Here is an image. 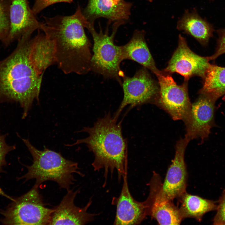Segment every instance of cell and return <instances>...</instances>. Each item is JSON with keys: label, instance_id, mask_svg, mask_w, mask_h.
Masks as SVG:
<instances>
[{"label": "cell", "instance_id": "cell-4", "mask_svg": "<svg viewBox=\"0 0 225 225\" xmlns=\"http://www.w3.org/2000/svg\"><path fill=\"white\" fill-rule=\"evenodd\" d=\"M124 22H116L110 35L108 32L103 33L101 30L99 32H97L94 23L87 21L85 25V28L91 34L94 42L90 71L101 74L105 78L116 80L121 86V78L125 75L120 67V63L123 60L121 46L116 45L114 40L118 28Z\"/></svg>", "mask_w": 225, "mask_h": 225}, {"label": "cell", "instance_id": "cell-11", "mask_svg": "<svg viewBox=\"0 0 225 225\" xmlns=\"http://www.w3.org/2000/svg\"><path fill=\"white\" fill-rule=\"evenodd\" d=\"M10 30L5 47L24 35H32L40 30L41 22L37 19L28 0H11L9 10Z\"/></svg>", "mask_w": 225, "mask_h": 225}, {"label": "cell", "instance_id": "cell-25", "mask_svg": "<svg viewBox=\"0 0 225 225\" xmlns=\"http://www.w3.org/2000/svg\"><path fill=\"white\" fill-rule=\"evenodd\" d=\"M73 0H35L32 9L35 15L40 13L44 9L56 3H72Z\"/></svg>", "mask_w": 225, "mask_h": 225}, {"label": "cell", "instance_id": "cell-8", "mask_svg": "<svg viewBox=\"0 0 225 225\" xmlns=\"http://www.w3.org/2000/svg\"><path fill=\"white\" fill-rule=\"evenodd\" d=\"M216 101L209 96L200 94L192 104L188 116L184 122L186 126L185 137L189 141L207 139L211 129L217 126L215 122Z\"/></svg>", "mask_w": 225, "mask_h": 225}, {"label": "cell", "instance_id": "cell-14", "mask_svg": "<svg viewBox=\"0 0 225 225\" xmlns=\"http://www.w3.org/2000/svg\"><path fill=\"white\" fill-rule=\"evenodd\" d=\"M67 191L60 204L54 208L49 225H85L92 221L96 215L87 212L92 203L91 199L85 207H78L74 200L78 190Z\"/></svg>", "mask_w": 225, "mask_h": 225}, {"label": "cell", "instance_id": "cell-21", "mask_svg": "<svg viewBox=\"0 0 225 225\" xmlns=\"http://www.w3.org/2000/svg\"><path fill=\"white\" fill-rule=\"evenodd\" d=\"M11 0H0V41L5 46L10 30L9 10Z\"/></svg>", "mask_w": 225, "mask_h": 225}, {"label": "cell", "instance_id": "cell-10", "mask_svg": "<svg viewBox=\"0 0 225 225\" xmlns=\"http://www.w3.org/2000/svg\"><path fill=\"white\" fill-rule=\"evenodd\" d=\"M189 141L185 137L177 142L174 158L168 169L163 183L160 187L161 195L172 201L186 192L187 172L184 157Z\"/></svg>", "mask_w": 225, "mask_h": 225}, {"label": "cell", "instance_id": "cell-6", "mask_svg": "<svg viewBox=\"0 0 225 225\" xmlns=\"http://www.w3.org/2000/svg\"><path fill=\"white\" fill-rule=\"evenodd\" d=\"M158 80L159 92L153 103L166 111L174 120L184 122L189 114L192 104L189 98L188 81L177 85L172 76L162 71L156 76Z\"/></svg>", "mask_w": 225, "mask_h": 225}, {"label": "cell", "instance_id": "cell-22", "mask_svg": "<svg viewBox=\"0 0 225 225\" xmlns=\"http://www.w3.org/2000/svg\"><path fill=\"white\" fill-rule=\"evenodd\" d=\"M6 134H2L0 132V174L4 172V168L6 165L7 155L14 150L15 146L8 144L6 141Z\"/></svg>", "mask_w": 225, "mask_h": 225}, {"label": "cell", "instance_id": "cell-2", "mask_svg": "<svg viewBox=\"0 0 225 225\" xmlns=\"http://www.w3.org/2000/svg\"><path fill=\"white\" fill-rule=\"evenodd\" d=\"M117 120L108 112L92 127H84L79 131L87 133L88 137L66 146L85 144L94 154L92 165L94 170H103L105 178L109 173L116 171L120 181L127 174L128 145L122 134L121 121L117 122Z\"/></svg>", "mask_w": 225, "mask_h": 225}, {"label": "cell", "instance_id": "cell-1", "mask_svg": "<svg viewBox=\"0 0 225 225\" xmlns=\"http://www.w3.org/2000/svg\"><path fill=\"white\" fill-rule=\"evenodd\" d=\"M31 37L23 36L12 52L0 60V104L19 103L22 119L33 101H39L43 75L36 71L30 59Z\"/></svg>", "mask_w": 225, "mask_h": 225}, {"label": "cell", "instance_id": "cell-19", "mask_svg": "<svg viewBox=\"0 0 225 225\" xmlns=\"http://www.w3.org/2000/svg\"><path fill=\"white\" fill-rule=\"evenodd\" d=\"M181 204L178 208L183 219L192 218L201 222L203 215L208 212L216 210V202L198 196L184 193L179 198Z\"/></svg>", "mask_w": 225, "mask_h": 225}, {"label": "cell", "instance_id": "cell-18", "mask_svg": "<svg viewBox=\"0 0 225 225\" xmlns=\"http://www.w3.org/2000/svg\"><path fill=\"white\" fill-rule=\"evenodd\" d=\"M177 28L192 36L203 46L208 45L214 31L213 25L201 17L195 9L191 12L185 11L178 22Z\"/></svg>", "mask_w": 225, "mask_h": 225}, {"label": "cell", "instance_id": "cell-5", "mask_svg": "<svg viewBox=\"0 0 225 225\" xmlns=\"http://www.w3.org/2000/svg\"><path fill=\"white\" fill-rule=\"evenodd\" d=\"M38 186L34 185L24 194L9 198L11 202L0 209L3 225H49L54 209L45 207Z\"/></svg>", "mask_w": 225, "mask_h": 225}, {"label": "cell", "instance_id": "cell-17", "mask_svg": "<svg viewBox=\"0 0 225 225\" xmlns=\"http://www.w3.org/2000/svg\"><path fill=\"white\" fill-rule=\"evenodd\" d=\"M30 57L36 71L43 75L47 68L56 64L54 42L44 33L39 31L34 38H31Z\"/></svg>", "mask_w": 225, "mask_h": 225}, {"label": "cell", "instance_id": "cell-26", "mask_svg": "<svg viewBox=\"0 0 225 225\" xmlns=\"http://www.w3.org/2000/svg\"><path fill=\"white\" fill-rule=\"evenodd\" d=\"M113 4L118 5L124 1V0H107Z\"/></svg>", "mask_w": 225, "mask_h": 225}, {"label": "cell", "instance_id": "cell-9", "mask_svg": "<svg viewBox=\"0 0 225 225\" xmlns=\"http://www.w3.org/2000/svg\"><path fill=\"white\" fill-rule=\"evenodd\" d=\"M209 61L208 57L200 56L191 50L185 38L179 34L178 47L162 72L170 74L177 73L184 80L195 76L203 79L211 64Z\"/></svg>", "mask_w": 225, "mask_h": 225}, {"label": "cell", "instance_id": "cell-13", "mask_svg": "<svg viewBox=\"0 0 225 225\" xmlns=\"http://www.w3.org/2000/svg\"><path fill=\"white\" fill-rule=\"evenodd\" d=\"M151 182L149 195L145 201L148 207V215H150L160 225H179L182 218L179 208L159 192L161 184L157 176Z\"/></svg>", "mask_w": 225, "mask_h": 225}, {"label": "cell", "instance_id": "cell-15", "mask_svg": "<svg viewBox=\"0 0 225 225\" xmlns=\"http://www.w3.org/2000/svg\"><path fill=\"white\" fill-rule=\"evenodd\" d=\"M131 4L124 1L114 5L107 0H88L82 13L87 21L94 23L95 20L104 18L112 21L125 22L130 14Z\"/></svg>", "mask_w": 225, "mask_h": 225}, {"label": "cell", "instance_id": "cell-27", "mask_svg": "<svg viewBox=\"0 0 225 225\" xmlns=\"http://www.w3.org/2000/svg\"><path fill=\"white\" fill-rule=\"evenodd\" d=\"M147 0L148 1H149V2H152L153 0Z\"/></svg>", "mask_w": 225, "mask_h": 225}, {"label": "cell", "instance_id": "cell-7", "mask_svg": "<svg viewBox=\"0 0 225 225\" xmlns=\"http://www.w3.org/2000/svg\"><path fill=\"white\" fill-rule=\"evenodd\" d=\"M122 78L123 98L113 115L117 119L126 106L132 108L148 102L153 103L159 92L158 84L144 67L137 71L133 77L125 75Z\"/></svg>", "mask_w": 225, "mask_h": 225}, {"label": "cell", "instance_id": "cell-16", "mask_svg": "<svg viewBox=\"0 0 225 225\" xmlns=\"http://www.w3.org/2000/svg\"><path fill=\"white\" fill-rule=\"evenodd\" d=\"M145 36V32L143 30L136 31L129 42L121 46L122 59L135 61L150 70L156 76L162 71L156 66L146 43Z\"/></svg>", "mask_w": 225, "mask_h": 225}, {"label": "cell", "instance_id": "cell-20", "mask_svg": "<svg viewBox=\"0 0 225 225\" xmlns=\"http://www.w3.org/2000/svg\"><path fill=\"white\" fill-rule=\"evenodd\" d=\"M202 79L199 94L207 95L216 101L225 95V67L211 64Z\"/></svg>", "mask_w": 225, "mask_h": 225}, {"label": "cell", "instance_id": "cell-28", "mask_svg": "<svg viewBox=\"0 0 225 225\" xmlns=\"http://www.w3.org/2000/svg\"><path fill=\"white\" fill-rule=\"evenodd\" d=\"M210 0V1H214V0Z\"/></svg>", "mask_w": 225, "mask_h": 225}, {"label": "cell", "instance_id": "cell-12", "mask_svg": "<svg viewBox=\"0 0 225 225\" xmlns=\"http://www.w3.org/2000/svg\"><path fill=\"white\" fill-rule=\"evenodd\" d=\"M123 182L119 196L113 199L116 206V212L114 224L131 225L140 224L148 215L146 202H139L132 196L127 182V175L123 178Z\"/></svg>", "mask_w": 225, "mask_h": 225}, {"label": "cell", "instance_id": "cell-23", "mask_svg": "<svg viewBox=\"0 0 225 225\" xmlns=\"http://www.w3.org/2000/svg\"><path fill=\"white\" fill-rule=\"evenodd\" d=\"M216 213L213 220L214 225H225V189L218 202Z\"/></svg>", "mask_w": 225, "mask_h": 225}, {"label": "cell", "instance_id": "cell-24", "mask_svg": "<svg viewBox=\"0 0 225 225\" xmlns=\"http://www.w3.org/2000/svg\"><path fill=\"white\" fill-rule=\"evenodd\" d=\"M218 38L214 52L208 56L209 61L213 60L225 53V28L217 30Z\"/></svg>", "mask_w": 225, "mask_h": 225}, {"label": "cell", "instance_id": "cell-3", "mask_svg": "<svg viewBox=\"0 0 225 225\" xmlns=\"http://www.w3.org/2000/svg\"><path fill=\"white\" fill-rule=\"evenodd\" d=\"M21 139L32 155L33 161L31 165H25L27 172L18 178V180L24 179L27 181L35 179V185L38 186L44 182L52 181L68 190L75 181L74 173L84 176L79 171L77 162L67 159L60 153L46 148L43 150H38L28 139Z\"/></svg>", "mask_w": 225, "mask_h": 225}]
</instances>
